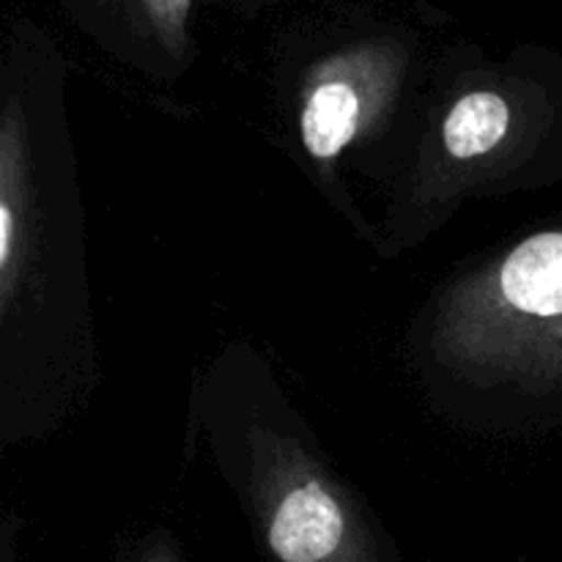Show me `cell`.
Masks as SVG:
<instances>
[{"label": "cell", "mask_w": 562, "mask_h": 562, "mask_svg": "<svg viewBox=\"0 0 562 562\" xmlns=\"http://www.w3.org/2000/svg\"><path fill=\"white\" fill-rule=\"evenodd\" d=\"M357 115H360V104L349 86L329 82L318 88L302 115V137H305L307 151L316 157H335L355 135Z\"/></svg>", "instance_id": "cell-3"}, {"label": "cell", "mask_w": 562, "mask_h": 562, "mask_svg": "<svg viewBox=\"0 0 562 562\" xmlns=\"http://www.w3.org/2000/svg\"><path fill=\"white\" fill-rule=\"evenodd\" d=\"M510 305L532 316L562 313V234H541L516 247L503 267Z\"/></svg>", "instance_id": "cell-2"}, {"label": "cell", "mask_w": 562, "mask_h": 562, "mask_svg": "<svg viewBox=\"0 0 562 562\" xmlns=\"http://www.w3.org/2000/svg\"><path fill=\"white\" fill-rule=\"evenodd\" d=\"M9 250H11V214L9 209H3V212H0V258H3V263L9 261Z\"/></svg>", "instance_id": "cell-5"}, {"label": "cell", "mask_w": 562, "mask_h": 562, "mask_svg": "<svg viewBox=\"0 0 562 562\" xmlns=\"http://www.w3.org/2000/svg\"><path fill=\"white\" fill-rule=\"evenodd\" d=\"M344 536V516L335 499L316 483L296 488L272 521L269 541L285 562H318L335 552Z\"/></svg>", "instance_id": "cell-1"}, {"label": "cell", "mask_w": 562, "mask_h": 562, "mask_svg": "<svg viewBox=\"0 0 562 562\" xmlns=\"http://www.w3.org/2000/svg\"><path fill=\"white\" fill-rule=\"evenodd\" d=\"M508 126V108L494 93H470L450 110L445 121V143L456 157L488 151Z\"/></svg>", "instance_id": "cell-4"}]
</instances>
